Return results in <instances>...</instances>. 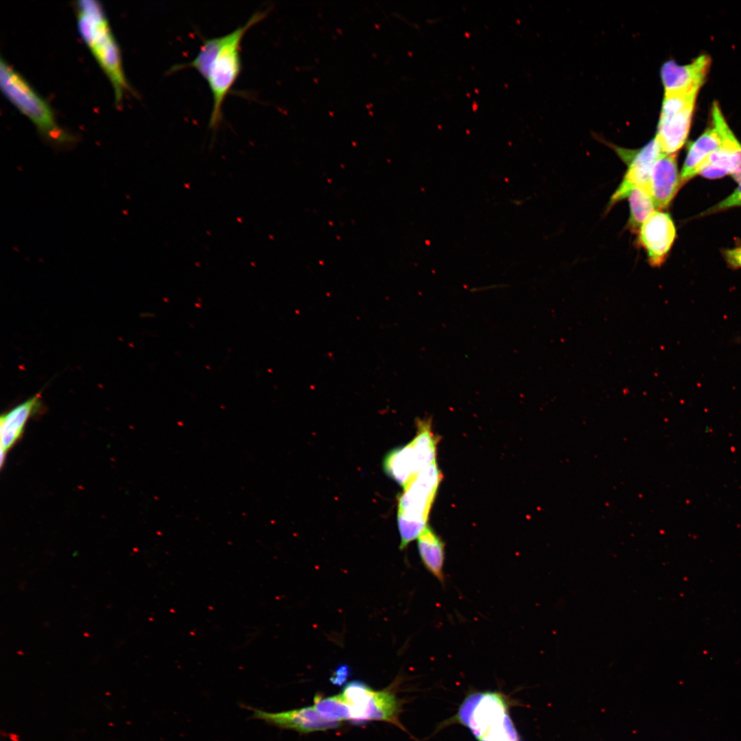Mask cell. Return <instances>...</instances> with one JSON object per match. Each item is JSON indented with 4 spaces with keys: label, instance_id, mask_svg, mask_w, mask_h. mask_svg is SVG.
<instances>
[{
    "label": "cell",
    "instance_id": "20",
    "mask_svg": "<svg viewBox=\"0 0 741 741\" xmlns=\"http://www.w3.org/2000/svg\"><path fill=\"white\" fill-rule=\"evenodd\" d=\"M739 183V186L729 196L713 207L707 209L704 214H711L735 207L741 206V182Z\"/></svg>",
    "mask_w": 741,
    "mask_h": 741
},
{
    "label": "cell",
    "instance_id": "21",
    "mask_svg": "<svg viewBox=\"0 0 741 741\" xmlns=\"http://www.w3.org/2000/svg\"><path fill=\"white\" fill-rule=\"evenodd\" d=\"M727 262L733 268H741V246L724 251Z\"/></svg>",
    "mask_w": 741,
    "mask_h": 741
},
{
    "label": "cell",
    "instance_id": "10",
    "mask_svg": "<svg viewBox=\"0 0 741 741\" xmlns=\"http://www.w3.org/2000/svg\"><path fill=\"white\" fill-rule=\"evenodd\" d=\"M730 130L718 105L715 103L712 109V126L689 148L680 174L681 186L699 174L701 168L707 157L722 145L726 134Z\"/></svg>",
    "mask_w": 741,
    "mask_h": 741
},
{
    "label": "cell",
    "instance_id": "16",
    "mask_svg": "<svg viewBox=\"0 0 741 741\" xmlns=\"http://www.w3.org/2000/svg\"><path fill=\"white\" fill-rule=\"evenodd\" d=\"M694 104L668 117H659L655 137L663 154H674L685 142L689 133Z\"/></svg>",
    "mask_w": 741,
    "mask_h": 741
},
{
    "label": "cell",
    "instance_id": "5",
    "mask_svg": "<svg viewBox=\"0 0 741 741\" xmlns=\"http://www.w3.org/2000/svg\"><path fill=\"white\" fill-rule=\"evenodd\" d=\"M442 474L436 462L421 469L403 487L398 499L397 526L400 548L417 539L427 526Z\"/></svg>",
    "mask_w": 741,
    "mask_h": 741
},
{
    "label": "cell",
    "instance_id": "14",
    "mask_svg": "<svg viewBox=\"0 0 741 741\" xmlns=\"http://www.w3.org/2000/svg\"><path fill=\"white\" fill-rule=\"evenodd\" d=\"M699 174L707 178L731 175L741 182V145L729 130L721 146L711 153L701 166Z\"/></svg>",
    "mask_w": 741,
    "mask_h": 741
},
{
    "label": "cell",
    "instance_id": "19",
    "mask_svg": "<svg viewBox=\"0 0 741 741\" xmlns=\"http://www.w3.org/2000/svg\"><path fill=\"white\" fill-rule=\"evenodd\" d=\"M696 93H677L665 94L660 117L672 116L685 107L694 104Z\"/></svg>",
    "mask_w": 741,
    "mask_h": 741
},
{
    "label": "cell",
    "instance_id": "15",
    "mask_svg": "<svg viewBox=\"0 0 741 741\" xmlns=\"http://www.w3.org/2000/svg\"><path fill=\"white\" fill-rule=\"evenodd\" d=\"M40 403L38 393L3 414L0 419L1 464L3 465L8 451L21 436L29 418L36 411Z\"/></svg>",
    "mask_w": 741,
    "mask_h": 741
},
{
    "label": "cell",
    "instance_id": "3",
    "mask_svg": "<svg viewBox=\"0 0 741 741\" xmlns=\"http://www.w3.org/2000/svg\"><path fill=\"white\" fill-rule=\"evenodd\" d=\"M0 86L5 97L46 140L56 145H71L75 141V137L59 126L47 102L3 58L0 61Z\"/></svg>",
    "mask_w": 741,
    "mask_h": 741
},
{
    "label": "cell",
    "instance_id": "8",
    "mask_svg": "<svg viewBox=\"0 0 741 741\" xmlns=\"http://www.w3.org/2000/svg\"><path fill=\"white\" fill-rule=\"evenodd\" d=\"M618 153L625 161L628 169L620 185L612 195L608 209L628 198L634 188L639 187L647 191L652 167L663 154L655 138L639 150L627 152L626 150L622 152L619 149Z\"/></svg>",
    "mask_w": 741,
    "mask_h": 741
},
{
    "label": "cell",
    "instance_id": "11",
    "mask_svg": "<svg viewBox=\"0 0 741 741\" xmlns=\"http://www.w3.org/2000/svg\"><path fill=\"white\" fill-rule=\"evenodd\" d=\"M242 707L252 711V718L263 720L268 725L281 729L301 733L325 731L341 725L340 722L331 721L323 718L314 705L281 712H268L246 705Z\"/></svg>",
    "mask_w": 741,
    "mask_h": 741
},
{
    "label": "cell",
    "instance_id": "18",
    "mask_svg": "<svg viewBox=\"0 0 741 741\" xmlns=\"http://www.w3.org/2000/svg\"><path fill=\"white\" fill-rule=\"evenodd\" d=\"M628 198L630 216L626 228L632 233L637 234L642 224L655 211V207L649 193L639 187L633 189Z\"/></svg>",
    "mask_w": 741,
    "mask_h": 741
},
{
    "label": "cell",
    "instance_id": "22",
    "mask_svg": "<svg viewBox=\"0 0 741 741\" xmlns=\"http://www.w3.org/2000/svg\"><path fill=\"white\" fill-rule=\"evenodd\" d=\"M347 671L348 670L346 666L340 667L336 672L335 676L331 678V681H333L335 684H342L346 679L348 675Z\"/></svg>",
    "mask_w": 741,
    "mask_h": 741
},
{
    "label": "cell",
    "instance_id": "6",
    "mask_svg": "<svg viewBox=\"0 0 741 741\" xmlns=\"http://www.w3.org/2000/svg\"><path fill=\"white\" fill-rule=\"evenodd\" d=\"M416 425L413 439L389 451L383 461L384 472L403 487L421 469L436 462L438 438L430 419H419Z\"/></svg>",
    "mask_w": 741,
    "mask_h": 741
},
{
    "label": "cell",
    "instance_id": "2",
    "mask_svg": "<svg viewBox=\"0 0 741 741\" xmlns=\"http://www.w3.org/2000/svg\"><path fill=\"white\" fill-rule=\"evenodd\" d=\"M76 7L79 34L109 79L118 103L128 89V85L120 50L104 9L96 0H80Z\"/></svg>",
    "mask_w": 741,
    "mask_h": 741
},
{
    "label": "cell",
    "instance_id": "17",
    "mask_svg": "<svg viewBox=\"0 0 741 741\" xmlns=\"http://www.w3.org/2000/svg\"><path fill=\"white\" fill-rule=\"evenodd\" d=\"M420 558L427 570L442 584L445 582V543L438 535L427 526L417 538Z\"/></svg>",
    "mask_w": 741,
    "mask_h": 741
},
{
    "label": "cell",
    "instance_id": "7",
    "mask_svg": "<svg viewBox=\"0 0 741 741\" xmlns=\"http://www.w3.org/2000/svg\"><path fill=\"white\" fill-rule=\"evenodd\" d=\"M340 695L348 710V720L356 723L379 720L400 726V703L390 690L375 691L362 681H353Z\"/></svg>",
    "mask_w": 741,
    "mask_h": 741
},
{
    "label": "cell",
    "instance_id": "12",
    "mask_svg": "<svg viewBox=\"0 0 741 741\" xmlns=\"http://www.w3.org/2000/svg\"><path fill=\"white\" fill-rule=\"evenodd\" d=\"M710 64L709 57L701 55L692 62L680 65L667 61L661 69L665 94L696 93L702 86Z\"/></svg>",
    "mask_w": 741,
    "mask_h": 741
},
{
    "label": "cell",
    "instance_id": "1",
    "mask_svg": "<svg viewBox=\"0 0 741 741\" xmlns=\"http://www.w3.org/2000/svg\"><path fill=\"white\" fill-rule=\"evenodd\" d=\"M268 11L254 13L246 23L221 36L202 39L193 60L173 66L169 73L193 69L206 80L211 92L213 107L209 126L215 130L222 117V106L239 78L242 68L241 43L246 33L267 16Z\"/></svg>",
    "mask_w": 741,
    "mask_h": 741
},
{
    "label": "cell",
    "instance_id": "4",
    "mask_svg": "<svg viewBox=\"0 0 741 741\" xmlns=\"http://www.w3.org/2000/svg\"><path fill=\"white\" fill-rule=\"evenodd\" d=\"M456 718L478 741H521L501 693L470 694L461 704Z\"/></svg>",
    "mask_w": 741,
    "mask_h": 741
},
{
    "label": "cell",
    "instance_id": "13",
    "mask_svg": "<svg viewBox=\"0 0 741 741\" xmlns=\"http://www.w3.org/2000/svg\"><path fill=\"white\" fill-rule=\"evenodd\" d=\"M681 187L675 154H663L652 167L647 189L655 207L667 208Z\"/></svg>",
    "mask_w": 741,
    "mask_h": 741
},
{
    "label": "cell",
    "instance_id": "9",
    "mask_svg": "<svg viewBox=\"0 0 741 741\" xmlns=\"http://www.w3.org/2000/svg\"><path fill=\"white\" fill-rule=\"evenodd\" d=\"M637 235V242L646 250L649 264L661 266L676 237V228L670 215L661 210L655 211L643 222Z\"/></svg>",
    "mask_w": 741,
    "mask_h": 741
}]
</instances>
